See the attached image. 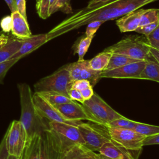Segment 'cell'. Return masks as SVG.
<instances>
[{"label":"cell","mask_w":159,"mask_h":159,"mask_svg":"<svg viewBox=\"0 0 159 159\" xmlns=\"http://www.w3.org/2000/svg\"><path fill=\"white\" fill-rule=\"evenodd\" d=\"M150 145H159V134L145 138L143 142V146Z\"/></svg>","instance_id":"cell-40"},{"label":"cell","mask_w":159,"mask_h":159,"mask_svg":"<svg viewBox=\"0 0 159 159\" xmlns=\"http://www.w3.org/2000/svg\"><path fill=\"white\" fill-rule=\"evenodd\" d=\"M23 40L11 39L8 43L0 48V63L10 60L19 50Z\"/></svg>","instance_id":"cell-21"},{"label":"cell","mask_w":159,"mask_h":159,"mask_svg":"<svg viewBox=\"0 0 159 159\" xmlns=\"http://www.w3.org/2000/svg\"><path fill=\"white\" fill-rule=\"evenodd\" d=\"M80 91H81V93L82 96L84 98V101L89 99L94 93V91H93V87L91 86H89L87 88H85V89H83Z\"/></svg>","instance_id":"cell-41"},{"label":"cell","mask_w":159,"mask_h":159,"mask_svg":"<svg viewBox=\"0 0 159 159\" xmlns=\"http://www.w3.org/2000/svg\"><path fill=\"white\" fill-rule=\"evenodd\" d=\"M0 25L3 32H9L11 31L12 27V17L11 16H7L3 17L1 22Z\"/></svg>","instance_id":"cell-35"},{"label":"cell","mask_w":159,"mask_h":159,"mask_svg":"<svg viewBox=\"0 0 159 159\" xmlns=\"http://www.w3.org/2000/svg\"><path fill=\"white\" fill-rule=\"evenodd\" d=\"M50 0H38L37 1L36 9L38 15L43 19H47L49 16Z\"/></svg>","instance_id":"cell-30"},{"label":"cell","mask_w":159,"mask_h":159,"mask_svg":"<svg viewBox=\"0 0 159 159\" xmlns=\"http://www.w3.org/2000/svg\"><path fill=\"white\" fill-rule=\"evenodd\" d=\"M67 119L75 121L83 120L99 124V122L82 105L75 101L54 106Z\"/></svg>","instance_id":"cell-14"},{"label":"cell","mask_w":159,"mask_h":159,"mask_svg":"<svg viewBox=\"0 0 159 159\" xmlns=\"http://www.w3.org/2000/svg\"><path fill=\"white\" fill-rule=\"evenodd\" d=\"M145 37L150 47L159 50V24Z\"/></svg>","instance_id":"cell-31"},{"label":"cell","mask_w":159,"mask_h":159,"mask_svg":"<svg viewBox=\"0 0 159 159\" xmlns=\"http://www.w3.org/2000/svg\"><path fill=\"white\" fill-rule=\"evenodd\" d=\"M98 152L112 159H134L125 148L113 142L105 143Z\"/></svg>","instance_id":"cell-18"},{"label":"cell","mask_w":159,"mask_h":159,"mask_svg":"<svg viewBox=\"0 0 159 159\" xmlns=\"http://www.w3.org/2000/svg\"><path fill=\"white\" fill-rule=\"evenodd\" d=\"M9 37L4 34L0 35V48L6 45L9 41Z\"/></svg>","instance_id":"cell-45"},{"label":"cell","mask_w":159,"mask_h":159,"mask_svg":"<svg viewBox=\"0 0 159 159\" xmlns=\"http://www.w3.org/2000/svg\"><path fill=\"white\" fill-rule=\"evenodd\" d=\"M112 54V53L104 50L103 52L88 60L89 67L95 71H104L109 64Z\"/></svg>","instance_id":"cell-20"},{"label":"cell","mask_w":159,"mask_h":159,"mask_svg":"<svg viewBox=\"0 0 159 159\" xmlns=\"http://www.w3.org/2000/svg\"><path fill=\"white\" fill-rule=\"evenodd\" d=\"M158 24H159V20L155 22H153L147 25L139 26L138 28L136 29L135 32L139 34H143L145 36H147L149 34H150L158 25Z\"/></svg>","instance_id":"cell-34"},{"label":"cell","mask_w":159,"mask_h":159,"mask_svg":"<svg viewBox=\"0 0 159 159\" xmlns=\"http://www.w3.org/2000/svg\"><path fill=\"white\" fill-rule=\"evenodd\" d=\"M19 59L14 58L8 60L0 63V83H2L8 70L19 60Z\"/></svg>","instance_id":"cell-32"},{"label":"cell","mask_w":159,"mask_h":159,"mask_svg":"<svg viewBox=\"0 0 159 159\" xmlns=\"http://www.w3.org/2000/svg\"><path fill=\"white\" fill-rule=\"evenodd\" d=\"M5 136L6 148L9 154L19 158L27 143V134L21 122L13 120Z\"/></svg>","instance_id":"cell-9"},{"label":"cell","mask_w":159,"mask_h":159,"mask_svg":"<svg viewBox=\"0 0 159 159\" xmlns=\"http://www.w3.org/2000/svg\"><path fill=\"white\" fill-rule=\"evenodd\" d=\"M110 0H89L88 2V4L86 6V8H90L95 5L99 4H102L104 2H107Z\"/></svg>","instance_id":"cell-43"},{"label":"cell","mask_w":159,"mask_h":159,"mask_svg":"<svg viewBox=\"0 0 159 159\" xmlns=\"http://www.w3.org/2000/svg\"><path fill=\"white\" fill-rule=\"evenodd\" d=\"M146 65V60L129 63L122 66L101 73L100 77L117 79H140V76Z\"/></svg>","instance_id":"cell-13"},{"label":"cell","mask_w":159,"mask_h":159,"mask_svg":"<svg viewBox=\"0 0 159 159\" xmlns=\"http://www.w3.org/2000/svg\"><path fill=\"white\" fill-rule=\"evenodd\" d=\"M111 142L125 148L134 159H138L142 150L143 142L147 137L134 129L107 127Z\"/></svg>","instance_id":"cell-4"},{"label":"cell","mask_w":159,"mask_h":159,"mask_svg":"<svg viewBox=\"0 0 159 159\" xmlns=\"http://www.w3.org/2000/svg\"><path fill=\"white\" fill-rule=\"evenodd\" d=\"M15 4L17 11L27 19L25 0H15Z\"/></svg>","instance_id":"cell-38"},{"label":"cell","mask_w":159,"mask_h":159,"mask_svg":"<svg viewBox=\"0 0 159 159\" xmlns=\"http://www.w3.org/2000/svg\"><path fill=\"white\" fill-rule=\"evenodd\" d=\"M49 127L58 137L64 150L68 151L76 145L85 147V142L77 126L65 123L49 122Z\"/></svg>","instance_id":"cell-8"},{"label":"cell","mask_w":159,"mask_h":159,"mask_svg":"<svg viewBox=\"0 0 159 159\" xmlns=\"http://www.w3.org/2000/svg\"><path fill=\"white\" fill-rule=\"evenodd\" d=\"M137 122L127 119L125 117L115 119L108 124L107 127L134 129Z\"/></svg>","instance_id":"cell-29"},{"label":"cell","mask_w":159,"mask_h":159,"mask_svg":"<svg viewBox=\"0 0 159 159\" xmlns=\"http://www.w3.org/2000/svg\"><path fill=\"white\" fill-rule=\"evenodd\" d=\"M143 9H136L129 12L116 20V25L121 32L135 31L140 26Z\"/></svg>","instance_id":"cell-16"},{"label":"cell","mask_w":159,"mask_h":159,"mask_svg":"<svg viewBox=\"0 0 159 159\" xmlns=\"http://www.w3.org/2000/svg\"><path fill=\"white\" fill-rule=\"evenodd\" d=\"M68 70L72 82L76 80H86L90 82L93 88L101 79V71L92 70L88 64V60H81L65 65Z\"/></svg>","instance_id":"cell-11"},{"label":"cell","mask_w":159,"mask_h":159,"mask_svg":"<svg viewBox=\"0 0 159 159\" xmlns=\"http://www.w3.org/2000/svg\"><path fill=\"white\" fill-rule=\"evenodd\" d=\"M68 95L69 98L72 101H76L78 102H80L81 104L84 102V99L82 96V94L81 93V91L74 88H70L68 91Z\"/></svg>","instance_id":"cell-37"},{"label":"cell","mask_w":159,"mask_h":159,"mask_svg":"<svg viewBox=\"0 0 159 159\" xmlns=\"http://www.w3.org/2000/svg\"><path fill=\"white\" fill-rule=\"evenodd\" d=\"M47 101H48L50 104L53 106L57 104H61L67 102H71L72 101L69 97L67 96L57 93V92H40L39 93Z\"/></svg>","instance_id":"cell-24"},{"label":"cell","mask_w":159,"mask_h":159,"mask_svg":"<svg viewBox=\"0 0 159 159\" xmlns=\"http://www.w3.org/2000/svg\"><path fill=\"white\" fill-rule=\"evenodd\" d=\"M92 40V38L84 35L80 37L75 42L72 48L74 50V53H76L78 55V60L84 59V56L88 52Z\"/></svg>","instance_id":"cell-22"},{"label":"cell","mask_w":159,"mask_h":159,"mask_svg":"<svg viewBox=\"0 0 159 159\" xmlns=\"http://www.w3.org/2000/svg\"><path fill=\"white\" fill-rule=\"evenodd\" d=\"M34 105L39 113L48 122H55L78 126L82 120L75 121L66 119L54 106L47 101L39 93L35 92L32 94Z\"/></svg>","instance_id":"cell-10"},{"label":"cell","mask_w":159,"mask_h":159,"mask_svg":"<svg viewBox=\"0 0 159 159\" xmlns=\"http://www.w3.org/2000/svg\"><path fill=\"white\" fill-rule=\"evenodd\" d=\"M70 1L71 0H56L54 4L50 9V16L58 11H60L65 14L73 13V11L70 4Z\"/></svg>","instance_id":"cell-28"},{"label":"cell","mask_w":159,"mask_h":159,"mask_svg":"<svg viewBox=\"0 0 159 159\" xmlns=\"http://www.w3.org/2000/svg\"><path fill=\"white\" fill-rule=\"evenodd\" d=\"M159 0H110L90 8L83 7L67 17L47 34L48 41L76 30L94 20L104 22L114 20L129 12Z\"/></svg>","instance_id":"cell-1"},{"label":"cell","mask_w":159,"mask_h":159,"mask_svg":"<svg viewBox=\"0 0 159 159\" xmlns=\"http://www.w3.org/2000/svg\"><path fill=\"white\" fill-rule=\"evenodd\" d=\"M91 153H92L93 155L95 157L96 159H112V158H109V157H107L104 155H102L99 153H95L94 152H92V151H91Z\"/></svg>","instance_id":"cell-47"},{"label":"cell","mask_w":159,"mask_h":159,"mask_svg":"<svg viewBox=\"0 0 159 159\" xmlns=\"http://www.w3.org/2000/svg\"><path fill=\"white\" fill-rule=\"evenodd\" d=\"M48 42L47 34L32 35L30 38L23 40L22 43L19 50L11 57V59H20L34 50L37 49L43 44Z\"/></svg>","instance_id":"cell-15"},{"label":"cell","mask_w":159,"mask_h":159,"mask_svg":"<svg viewBox=\"0 0 159 159\" xmlns=\"http://www.w3.org/2000/svg\"><path fill=\"white\" fill-rule=\"evenodd\" d=\"M73 159H96L95 157L93 155L91 151L87 150L81 153L78 156L76 157Z\"/></svg>","instance_id":"cell-42"},{"label":"cell","mask_w":159,"mask_h":159,"mask_svg":"<svg viewBox=\"0 0 159 159\" xmlns=\"http://www.w3.org/2000/svg\"><path fill=\"white\" fill-rule=\"evenodd\" d=\"M8 6L11 12L17 11V8L15 4V0H4Z\"/></svg>","instance_id":"cell-44"},{"label":"cell","mask_w":159,"mask_h":159,"mask_svg":"<svg viewBox=\"0 0 159 159\" xmlns=\"http://www.w3.org/2000/svg\"><path fill=\"white\" fill-rule=\"evenodd\" d=\"M77 127L85 142V148L89 151L98 152L102 145L111 142L107 126L92 122H81Z\"/></svg>","instance_id":"cell-6"},{"label":"cell","mask_w":159,"mask_h":159,"mask_svg":"<svg viewBox=\"0 0 159 159\" xmlns=\"http://www.w3.org/2000/svg\"><path fill=\"white\" fill-rule=\"evenodd\" d=\"M63 153L55 134L48 130L40 135V159H63Z\"/></svg>","instance_id":"cell-12"},{"label":"cell","mask_w":159,"mask_h":159,"mask_svg":"<svg viewBox=\"0 0 159 159\" xmlns=\"http://www.w3.org/2000/svg\"><path fill=\"white\" fill-rule=\"evenodd\" d=\"M19 158L15 157V156H13V155H9V157H8V158L7 159H18Z\"/></svg>","instance_id":"cell-49"},{"label":"cell","mask_w":159,"mask_h":159,"mask_svg":"<svg viewBox=\"0 0 159 159\" xmlns=\"http://www.w3.org/2000/svg\"><path fill=\"white\" fill-rule=\"evenodd\" d=\"M17 87L21 107L20 121L26 130L28 142L34 136H40L49 130V122L42 117L37 110L29 86L26 83H19Z\"/></svg>","instance_id":"cell-2"},{"label":"cell","mask_w":159,"mask_h":159,"mask_svg":"<svg viewBox=\"0 0 159 159\" xmlns=\"http://www.w3.org/2000/svg\"><path fill=\"white\" fill-rule=\"evenodd\" d=\"M71 83L69 71L64 65L52 75L38 81L34 84V89L36 93L57 92L69 97L68 91Z\"/></svg>","instance_id":"cell-5"},{"label":"cell","mask_w":159,"mask_h":159,"mask_svg":"<svg viewBox=\"0 0 159 159\" xmlns=\"http://www.w3.org/2000/svg\"><path fill=\"white\" fill-rule=\"evenodd\" d=\"M37 1H38V0H37Z\"/></svg>","instance_id":"cell-50"},{"label":"cell","mask_w":159,"mask_h":159,"mask_svg":"<svg viewBox=\"0 0 159 159\" xmlns=\"http://www.w3.org/2000/svg\"><path fill=\"white\" fill-rule=\"evenodd\" d=\"M9 154L6 148V136L4 135L0 143V159H7Z\"/></svg>","instance_id":"cell-39"},{"label":"cell","mask_w":159,"mask_h":159,"mask_svg":"<svg viewBox=\"0 0 159 159\" xmlns=\"http://www.w3.org/2000/svg\"><path fill=\"white\" fill-rule=\"evenodd\" d=\"M103 23L104 22L101 20H94L89 22V24H87L84 35L87 37L93 39L96 32Z\"/></svg>","instance_id":"cell-33"},{"label":"cell","mask_w":159,"mask_h":159,"mask_svg":"<svg viewBox=\"0 0 159 159\" xmlns=\"http://www.w3.org/2000/svg\"><path fill=\"white\" fill-rule=\"evenodd\" d=\"M81 104L100 124L105 126L115 119L124 117L113 109L95 93L89 99L84 101Z\"/></svg>","instance_id":"cell-7"},{"label":"cell","mask_w":159,"mask_h":159,"mask_svg":"<svg viewBox=\"0 0 159 159\" xmlns=\"http://www.w3.org/2000/svg\"><path fill=\"white\" fill-rule=\"evenodd\" d=\"M150 52V53L152 54V55L153 57V58L159 63V50L151 47Z\"/></svg>","instance_id":"cell-46"},{"label":"cell","mask_w":159,"mask_h":159,"mask_svg":"<svg viewBox=\"0 0 159 159\" xmlns=\"http://www.w3.org/2000/svg\"><path fill=\"white\" fill-rule=\"evenodd\" d=\"M159 20V9H144L140 19V26L147 25Z\"/></svg>","instance_id":"cell-27"},{"label":"cell","mask_w":159,"mask_h":159,"mask_svg":"<svg viewBox=\"0 0 159 159\" xmlns=\"http://www.w3.org/2000/svg\"><path fill=\"white\" fill-rule=\"evenodd\" d=\"M91 86V84L89 81L86 80H76V81H73L70 88H74L79 91H81Z\"/></svg>","instance_id":"cell-36"},{"label":"cell","mask_w":159,"mask_h":159,"mask_svg":"<svg viewBox=\"0 0 159 159\" xmlns=\"http://www.w3.org/2000/svg\"><path fill=\"white\" fill-rule=\"evenodd\" d=\"M134 130L145 137H150L159 134V126L147 124L137 122Z\"/></svg>","instance_id":"cell-26"},{"label":"cell","mask_w":159,"mask_h":159,"mask_svg":"<svg viewBox=\"0 0 159 159\" xmlns=\"http://www.w3.org/2000/svg\"><path fill=\"white\" fill-rule=\"evenodd\" d=\"M150 48L145 36L129 35L104 50L139 60H147L152 57Z\"/></svg>","instance_id":"cell-3"},{"label":"cell","mask_w":159,"mask_h":159,"mask_svg":"<svg viewBox=\"0 0 159 159\" xmlns=\"http://www.w3.org/2000/svg\"><path fill=\"white\" fill-rule=\"evenodd\" d=\"M11 32L18 39L25 40L32 36L27 19L17 11L11 12Z\"/></svg>","instance_id":"cell-17"},{"label":"cell","mask_w":159,"mask_h":159,"mask_svg":"<svg viewBox=\"0 0 159 159\" xmlns=\"http://www.w3.org/2000/svg\"><path fill=\"white\" fill-rule=\"evenodd\" d=\"M139 61H140V60L134 59L123 55L112 53L110 58L109 64L104 71H109L116 68L122 66L129 63H134Z\"/></svg>","instance_id":"cell-23"},{"label":"cell","mask_w":159,"mask_h":159,"mask_svg":"<svg viewBox=\"0 0 159 159\" xmlns=\"http://www.w3.org/2000/svg\"><path fill=\"white\" fill-rule=\"evenodd\" d=\"M27 143L24 150H23V152L22 153V154L19 157L18 159H26V158H27Z\"/></svg>","instance_id":"cell-48"},{"label":"cell","mask_w":159,"mask_h":159,"mask_svg":"<svg viewBox=\"0 0 159 159\" xmlns=\"http://www.w3.org/2000/svg\"><path fill=\"white\" fill-rule=\"evenodd\" d=\"M26 159H40V136L35 135L27 142Z\"/></svg>","instance_id":"cell-25"},{"label":"cell","mask_w":159,"mask_h":159,"mask_svg":"<svg viewBox=\"0 0 159 159\" xmlns=\"http://www.w3.org/2000/svg\"><path fill=\"white\" fill-rule=\"evenodd\" d=\"M140 79L149 80L159 83V63L153 56L146 60V65L140 76Z\"/></svg>","instance_id":"cell-19"}]
</instances>
